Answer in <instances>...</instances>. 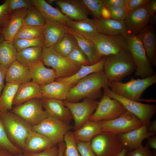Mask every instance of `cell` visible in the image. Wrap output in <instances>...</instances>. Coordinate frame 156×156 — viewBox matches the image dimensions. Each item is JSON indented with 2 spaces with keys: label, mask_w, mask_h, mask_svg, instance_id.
I'll return each mask as SVG.
<instances>
[{
  "label": "cell",
  "mask_w": 156,
  "mask_h": 156,
  "mask_svg": "<svg viewBox=\"0 0 156 156\" xmlns=\"http://www.w3.org/2000/svg\"><path fill=\"white\" fill-rule=\"evenodd\" d=\"M34 98H42L41 86L32 81L26 82L19 85L13 105H17Z\"/></svg>",
  "instance_id": "7402d4cb"
},
{
  "label": "cell",
  "mask_w": 156,
  "mask_h": 156,
  "mask_svg": "<svg viewBox=\"0 0 156 156\" xmlns=\"http://www.w3.org/2000/svg\"><path fill=\"white\" fill-rule=\"evenodd\" d=\"M29 68L17 60L7 69L5 80L6 82L20 85L30 81Z\"/></svg>",
  "instance_id": "d4e9b609"
},
{
  "label": "cell",
  "mask_w": 156,
  "mask_h": 156,
  "mask_svg": "<svg viewBox=\"0 0 156 156\" xmlns=\"http://www.w3.org/2000/svg\"><path fill=\"white\" fill-rule=\"evenodd\" d=\"M90 143L96 156H117L124 148L118 134L108 132L95 136Z\"/></svg>",
  "instance_id": "ba28073f"
},
{
  "label": "cell",
  "mask_w": 156,
  "mask_h": 156,
  "mask_svg": "<svg viewBox=\"0 0 156 156\" xmlns=\"http://www.w3.org/2000/svg\"><path fill=\"white\" fill-rule=\"evenodd\" d=\"M45 22V19L41 13L33 5L28 9L24 18L23 25L43 27Z\"/></svg>",
  "instance_id": "74e56055"
},
{
  "label": "cell",
  "mask_w": 156,
  "mask_h": 156,
  "mask_svg": "<svg viewBox=\"0 0 156 156\" xmlns=\"http://www.w3.org/2000/svg\"><path fill=\"white\" fill-rule=\"evenodd\" d=\"M13 44L17 52L27 48L40 47H44V36L30 39H14L12 41Z\"/></svg>",
  "instance_id": "60d3db41"
},
{
  "label": "cell",
  "mask_w": 156,
  "mask_h": 156,
  "mask_svg": "<svg viewBox=\"0 0 156 156\" xmlns=\"http://www.w3.org/2000/svg\"><path fill=\"white\" fill-rule=\"evenodd\" d=\"M72 128L69 124L49 116L38 125L32 127V130L46 136L54 146L64 141L65 135Z\"/></svg>",
  "instance_id": "30bf717a"
},
{
  "label": "cell",
  "mask_w": 156,
  "mask_h": 156,
  "mask_svg": "<svg viewBox=\"0 0 156 156\" xmlns=\"http://www.w3.org/2000/svg\"><path fill=\"white\" fill-rule=\"evenodd\" d=\"M67 31L75 38L79 47L87 57L90 64L98 62L103 58L99 54L92 41L68 27Z\"/></svg>",
  "instance_id": "83f0119b"
},
{
  "label": "cell",
  "mask_w": 156,
  "mask_h": 156,
  "mask_svg": "<svg viewBox=\"0 0 156 156\" xmlns=\"http://www.w3.org/2000/svg\"><path fill=\"white\" fill-rule=\"evenodd\" d=\"M17 53L12 42L3 41L0 44V64L7 69L16 60Z\"/></svg>",
  "instance_id": "e575fe53"
},
{
  "label": "cell",
  "mask_w": 156,
  "mask_h": 156,
  "mask_svg": "<svg viewBox=\"0 0 156 156\" xmlns=\"http://www.w3.org/2000/svg\"><path fill=\"white\" fill-rule=\"evenodd\" d=\"M7 69L0 64V95L4 86Z\"/></svg>",
  "instance_id": "db71d44e"
},
{
  "label": "cell",
  "mask_w": 156,
  "mask_h": 156,
  "mask_svg": "<svg viewBox=\"0 0 156 156\" xmlns=\"http://www.w3.org/2000/svg\"><path fill=\"white\" fill-rule=\"evenodd\" d=\"M153 156H156V150H154L153 151Z\"/></svg>",
  "instance_id": "03108f58"
},
{
  "label": "cell",
  "mask_w": 156,
  "mask_h": 156,
  "mask_svg": "<svg viewBox=\"0 0 156 156\" xmlns=\"http://www.w3.org/2000/svg\"><path fill=\"white\" fill-rule=\"evenodd\" d=\"M54 146L46 136L32 130L25 140L23 153H39Z\"/></svg>",
  "instance_id": "44dd1931"
},
{
  "label": "cell",
  "mask_w": 156,
  "mask_h": 156,
  "mask_svg": "<svg viewBox=\"0 0 156 156\" xmlns=\"http://www.w3.org/2000/svg\"><path fill=\"white\" fill-rule=\"evenodd\" d=\"M101 18L106 19L111 18V13L109 9L105 6L102 9Z\"/></svg>",
  "instance_id": "9f6ffc18"
},
{
  "label": "cell",
  "mask_w": 156,
  "mask_h": 156,
  "mask_svg": "<svg viewBox=\"0 0 156 156\" xmlns=\"http://www.w3.org/2000/svg\"><path fill=\"white\" fill-rule=\"evenodd\" d=\"M95 110L89 118V120H111L118 118L127 111L120 102L104 93Z\"/></svg>",
  "instance_id": "8fae6325"
},
{
  "label": "cell",
  "mask_w": 156,
  "mask_h": 156,
  "mask_svg": "<svg viewBox=\"0 0 156 156\" xmlns=\"http://www.w3.org/2000/svg\"><path fill=\"white\" fill-rule=\"evenodd\" d=\"M146 145L150 149L156 150V136L153 135L150 136L147 138Z\"/></svg>",
  "instance_id": "11a10c76"
},
{
  "label": "cell",
  "mask_w": 156,
  "mask_h": 156,
  "mask_svg": "<svg viewBox=\"0 0 156 156\" xmlns=\"http://www.w3.org/2000/svg\"><path fill=\"white\" fill-rule=\"evenodd\" d=\"M92 42L102 57L128 49L127 40L122 36L109 35L98 32Z\"/></svg>",
  "instance_id": "7c38bea8"
},
{
  "label": "cell",
  "mask_w": 156,
  "mask_h": 156,
  "mask_svg": "<svg viewBox=\"0 0 156 156\" xmlns=\"http://www.w3.org/2000/svg\"><path fill=\"white\" fill-rule=\"evenodd\" d=\"M59 153L58 156H63V154L65 148V144L64 141L59 143L57 145Z\"/></svg>",
  "instance_id": "680465c9"
},
{
  "label": "cell",
  "mask_w": 156,
  "mask_h": 156,
  "mask_svg": "<svg viewBox=\"0 0 156 156\" xmlns=\"http://www.w3.org/2000/svg\"><path fill=\"white\" fill-rule=\"evenodd\" d=\"M105 57H103L98 62L87 66H81L79 69L71 76L58 77L55 81H60L73 86L79 80L94 73L103 70Z\"/></svg>",
  "instance_id": "4316f807"
},
{
  "label": "cell",
  "mask_w": 156,
  "mask_h": 156,
  "mask_svg": "<svg viewBox=\"0 0 156 156\" xmlns=\"http://www.w3.org/2000/svg\"><path fill=\"white\" fill-rule=\"evenodd\" d=\"M55 0H49L46 1L47 3L50 4V3H52L53 2H54Z\"/></svg>",
  "instance_id": "e7e4bbea"
},
{
  "label": "cell",
  "mask_w": 156,
  "mask_h": 156,
  "mask_svg": "<svg viewBox=\"0 0 156 156\" xmlns=\"http://www.w3.org/2000/svg\"><path fill=\"white\" fill-rule=\"evenodd\" d=\"M84 5L94 19L101 18V12L104 6L102 0H81Z\"/></svg>",
  "instance_id": "b9f144b4"
},
{
  "label": "cell",
  "mask_w": 156,
  "mask_h": 156,
  "mask_svg": "<svg viewBox=\"0 0 156 156\" xmlns=\"http://www.w3.org/2000/svg\"><path fill=\"white\" fill-rule=\"evenodd\" d=\"M135 70L132 55L127 49L105 57L103 71L109 81H120Z\"/></svg>",
  "instance_id": "7a4b0ae2"
},
{
  "label": "cell",
  "mask_w": 156,
  "mask_h": 156,
  "mask_svg": "<svg viewBox=\"0 0 156 156\" xmlns=\"http://www.w3.org/2000/svg\"><path fill=\"white\" fill-rule=\"evenodd\" d=\"M151 16L144 6L129 12L124 21L128 33L137 35L148 25Z\"/></svg>",
  "instance_id": "2e32d148"
},
{
  "label": "cell",
  "mask_w": 156,
  "mask_h": 156,
  "mask_svg": "<svg viewBox=\"0 0 156 156\" xmlns=\"http://www.w3.org/2000/svg\"><path fill=\"white\" fill-rule=\"evenodd\" d=\"M153 151H152L146 144L144 146L143 145L128 152L126 156H153Z\"/></svg>",
  "instance_id": "c3c4849f"
},
{
  "label": "cell",
  "mask_w": 156,
  "mask_h": 156,
  "mask_svg": "<svg viewBox=\"0 0 156 156\" xmlns=\"http://www.w3.org/2000/svg\"><path fill=\"white\" fill-rule=\"evenodd\" d=\"M148 0H125V7L129 12L144 6Z\"/></svg>",
  "instance_id": "f907efd6"
},
{
  "label": "cell",
  "mask_w": 156,
  "mask_h": 156,
  "mask_svg": "<svg viewBox=\"0 0 156 156\" xmlns=\"http://www.w3.org/2000/svg\"><path fill=\"white\" fill-rule=\"evenodd\" d=\"M64 105L70 110L75 122V131L81 128L87 121L96 108L99 101L86 98L80 102L63 101Z\"/></svg>",
  "instance_id": "4fadbf2b"
},
{
  "label": "cell",
  "mask_w": 156,
  "mask_h": 156,
  "mask_svg": "<svg viewBox=\"0 0 156 156\" xmlns=\"http://www.w3.org/2000/svg\"><path fill=\"white\" fill-rule=\"evenodd\" d=\"M148 131L149 132L156 133V120L150 121L147 126Z\"/></svg>",
  "instance_id": "6f0895ef"
},
{
  "label": "cell",
  "mask_w": 156,
  "mask_h": 156,
  "mask_svg": "<svg viewBox=\"0 0 156 156\" xmlns=\"http://www.w3.org/2000/svg\"><path fill=\"white\" fill-rule=\"evenodd\" d=\"M103 89L104 93L120 102L127 111L138 118L143 125L148 126L156 113V105L144 104L123 97L114 92L108 87Z\"/></svg>",
  "instance_id": "52a82bcc"
},
{
  "label": "cell",
  "mask_w": 156,
  "mask_h": 156,
  "mask_svg": "<svg viewBox=\"0 0 156 156\" xmlns=\"http://www.w3.org/2000/svg\"><path fill=\"white\" fill-rule=\"evenodd\" d=\"M98 32L105 34L122 36L124 37L128 33L124 21L102 18L94 19Z\"/></svg>",
  "instance_id": "603a6c76"
},
{
  "label": "cell",
  "mask_w": 156,
  "mask_h": 156,
  "mask_svg": "<svg viewBox=\"0 0 156 156\" xmlns=\"http://www.w3.org/2000/svg\"><path fill=\"white\" fill-rule=\"evenodd\" d=\"M156 83V73L144 78H133L126 82L109 81L108 87L115 93L128 99L140 102L142 93L149 87Z\"/></svg>",
  "instance_id": "3957f363"
},
{
  "label": "cell",
  "mask_w": 156,
  "mask_h": 156,
  "mask_svg": "<svg viewBox=\"0 0 156 156\" xmlns=\"http://www.w3.org/2000/svg\"><path fill=\"white\" fill-rule=\"evenodd\" d=\"M43 27L44 47H52L57 43L67 32L68 27L57 21L45 19Z\"/></svg>",
  "instance_id": "ac0fdd59"
},
{
  "label": "cell",
  "mask_w": 156,
  "mask_h": 156,
  "mask_svg": "<svg viewBox=\"0 0 156 156\" xmlns=\"http://www.w3.org/2000/svg\"><path fill=\"white\" fill-rule=\"evenodd\" d=\"M29 68L32 81L40 86L53 82L58 78L54 70L46 67L42 60Z\"/></svg>",
  "instance_id": "484cf974"
},
{
  "label": "cell",
  "mask_w": 156,
  "mask_h": 156,
  "mask_svg": "<svg viewBox=\"0 0 156 156\" xmlns=\"http://www.w3.org/2000/svg\"><path fill=\"white\" fill-rule=\"evenodd\" d=\"M67 57L73 62L80 66L90 65L88 58L79 47L73 49Z\"/></svg>",
  "instance_id": "7bdbcfd3"
},
{
  "label": "cell",
  "mask_w": 156,
  "mask_h": 156,
  "mask_svg": "<svg viewBox=\"0 0 156 156\" xmlns=\"http://www.w3.org/2000/svg\"><path fill=\"white\" fill-rule=\"evenodd\" d=\"M12 12L6 3L5 2L0 5V30L5 26Z\"/></svg>",
  "instance_id": "bcb514c9"
},
{
  "label": "cell",
  "mask_w": 156,
  "mask_h": 156,
  "mask_svg": "<svg viewBox=\"0 0 156 156\" xmlns=\"http://www.w3.org/2000/svg\"><path fill=\"white\" fill-rule=\"evenodd\" d=\"M104 6L125 7V0H102Z\"/></svg>",
  "instance_id": "816d5d0a"
},
{
  "label": "cell",
  "mask_w": 156,
  "mask_h": 156,
  "mask_svg": "<svg viewBox=\"0 0 156 156\" xmlns=\"http://www.w3.org/2000/svg\"><path fill=\"white\" fill-rule=\"evenodd\" d=\"M77 147L81 156H96L91 147L90 142H77Z\"/></svg>",
  "instance_id": "7dc6e473"
},
{
  "label": "cell",
  "mask_w": 156,
  "mask_h": 156,
  "mask_svg": "<svg viewBox=\"0 0 156 156\" xmlns=\"http://www.w3.org/2000/svg\"><path fill=\"white\" fill-rule=\"evenodd\" d=\"M109 82L103 70L92 73L70 89L65 100L77 102L86 98L96 100L102 97L103 94L101 89L108 87Z\"/></svg>",
  "instance_id": "6da1fadb"
},
{
  "label": "cell",
  "mask_w": 156,
  "mask_h": 156,
  "mask_svg": "<svg viewBox=\"0 0 156 156\" xmlns=\"http://www.w3.org/2000/svg\"><path fill=\"white\" fill-rule=\"evenodd\" d=\"M19 85L6 82L0 95V112L11 111Z\"/></svg>",
  "instance_id": "836d02e7"
},
{
  "label": "cell",
  "mask_w": 156,
  "mask_h": 156,
  "mask_svg": "<svg viewBox=\"0 0 156 156\" xmlns=\"http://www.w3.org/2000/svg\"><path fill=\"white\" fill-rule=\"evenodd\" d=\"M0 148H4L14 155L23 153L22 150L14 145L7 135L0 112Z\"/></svg>",
  "instance_id": "f35d334b"
},
{
  "label": "cell",
  "mask_w": 156,
  "mask_h": 156,
  "mask_svg": "<svg viewBox=\"0 0 156 156\" xmlns=\"http://www.w3.org/2000/svg\"><path fill=\"white\" fill-rule=\"evenodd\" d=\"M5 40V39L4 35L0 30V44Z\"/></svg>",
  "instance_id": "be15d7a7"
},
{
  "label": "cell",
  "mask_w": 156,
  "mask_h": 156,
  "mask_svg": "<svg viewBox=\"0 0 156 156\" xmlns=\"http://www.w3.org/2000/svg\"><path fill=\"white\" fill-rule=\"evenodd\" d=\"M103 131L99 121L88 120L81 128L73 132L77 142H90L95 136Z\"/></svg>",
  "instance_id": "1f68e13d"
},
{
  "label": "cell",
  "mask_w": 156,
  "mask_h": 156,
  "mask_svg": "<svg viewBox=\"0 0 156 156\" xmlns=\"http://www.w3.org/2000/svg\"><path fill=\"white\" fill-rule=\"evenodd\" d=\"M156 133L149 132L147 126L143 125L129 132L118 134L124 148L129 152L143 146L142 142L144 140L155 135Z\"/></svg>",
  "instance_id": "9a60e30c"
},
{
  "label": "cell",
  "mask_w": 156,
  "mask_h": 156,
  "mask_svg": "<svg viewBox=\"0 0 156 156\" xmlns=\"http://www.w3.org/2000/svg\"><path fill=\"white\" fill-rule=\"evenodd\" d=\"M73 86L56 81L41 86L42 98L65 100L69 90Z\"/></svg>",
  "instance_id": "f1b7e54d"
},
{
  "label": "cell",
  "mask_w": 156,
  "mask_h": 156,
  "mask_svg": "<svg viewBox=\"0 0 156 156\" xmlns=\"http://www.w3.org/2000/svg\"><path fill=\"white\" fill-rule=\"evenodd\" d=\"M142 42L152 66H156V37L155 27L148 25L137 35Z\"/></svg>",
  "instance_id": "ffe728a7"
},
{
  "label": "cell",
  "mask_w": 156,
  "mask_h": 156,
  "mask_svg": "<svg viewBox=\"0 0 156 156\" xmlns=\"http://www.w3.org/2000/svg\"><path fill=\"white\" fill-rule=\"evenodd\" d=\"M156 23V14L151 16L148 22V23L151 24L150 25H153L155 24Z\"/></svg>",
  "instance_id": "94428289"
},
{
  "label": "cell",
  "mask_w": 156,
  "mask_h": 156,
  "mask_svg": "<svg viewBox=\"0 0 156 156\" xmlns=\"http://www.w3.org/2000/svg\"><path fill=\"white\" fill-rule=\"evenodd\" d=\"M99 122L103 131L116 134L126 133L143 125L138 118L127 111L114 120Z\"/></svg>",
  "instance_id": "5bb4252c"
},
{
  "label": "cell",
  "mask_w": 156,
  "mask_h": 156,
  "mask_svg": "<svg viewBox=\"0 0 156 156\" xmlns=\"http://www.w3.org/2000/svg\"><path fill=\"white\" fill-rule=\"evenodd\" d=\"M43 106L49 116L69 124L73 119L69 109L64 105L63 100L42 98Z\"/></svg>",
  "instance_id": "d6986e66"
},
{
  "label": "cell",
  "mask_w": 156,
  "mask_h": 156,
  "mask_svg": "<svg viewBox=\"0 0 156 156\" xmlns=\"http://www.w3.org/2000/svg\"><path fill=\"white\" fill-rule=\"evenodd\" d=\"M32 4L41 13L45 19L58 21L66 25L72 19L44 0H30Z\"/></svg>",
  "instance_id": "f546056e"
},
{
  "label": "cell",
  "mask_w": 156,
  "mask_h": 156,
  "mask_svg": "<svg viewBox=\"0 0 156 156\" xmlns=\"http://www.w3.org/2000/svg\"><path fill=\"white\" fill-rule=\"evenodd\" d=\"M43 27L23 25L17 33L14 39H34L42 37L43 36Z\"/></svg>",
  "instance_id": "8d00e7d4"
},
{
  "label": "cell",
  "mask_w": 156,
  "mask_h": 156,
  "mask_svg": "<svg viewBox=\"0 0 156 156\" xmlns=\"http://www.w3.org/2000/svg\"><path fill=\"white\" fill-rule=\"evenodd\" d=\"M10 11L12 12L22 9H28L33 5L30 0H5Z\"/></svg>",
  "instance_id": "ee69618b"
},
{
  "label": "cell",
  "mask_w": 156,
  "mask_h": 156,
  "mask_svg": "<svg viewBox=\"0 0 156 156\" xmlns=\"http://www.w3.org/2000/svg\"><path fill=\"white\" fill-rule=\"evenodd\" d=\"M128 152V151L124 148L121 152L117 156H126Z\"/></svg>",
  "instance_id": "6125c7cd"
},
{
  "label": "cell",
  "mask_w": 156,
  "mask_h": 156,
  "mask_svg": "<svg viewBox=\"0 0 156 156\" xmlns=\"http://www.w3.org/2000/svg\"><path fill=\"white\" fill-rule=\"evenodd\" d=\"M0 114L8 139L22 150L25 140L32 130V127L11 111L0 112Z\"/></svg>",
  "instance_id": "277c9868"
},
{
  "label": "cell",
  "mask_w": 156,
  "mask_h": 156,
  "mask_svg": "<svg viewBox=\"0 0 156 156\" xmlns=\"http://www.w3.org/2000/svg\"><path fill=\"white\" fill-rule=\"evenodd\" d=\"M124 37L127 41L128 50L136 66L135 75L143 78L155 74L147 57L142 43L137 35L128 33Z\"/></svg>",
  "instance_id": "5b68a950"
},
{
  "label": "cell",
  "mask_w": 156,
  "mask_h": 156,
  "mask_svg": "<svg viewBox=\"0 0 156 156\" xmlns=\"http://www.w3.org/2000/svg\"><path fill=\"white\" fill-rule=\"evenodd\" d=\"M22 153L21 154H19V155H17V156H22Z\"/></svg>",
  "instance_id": "003e7915"
},
{
  "label": "cell",
  "mask_w": 156,
  "mask_h": 156,
  "mask_svg": "<svg viewBox=\"0 0 156 156\" xmlns=\"http://www.w3.org/2000/svg\"><path fill=\"white\" fill-rule=\"evenodd\" d=\"M144 6L148 12L151 16L156 14V0H148Z\"/></svg>",
  "instance_id": "f5cc1de1"
},
{
  "label": "cell",
  "mask_w": 156,
  "mask_h": 156,
  "mask_svg": "<svg viewBox=\"0 0 156 156\" xmlns=\"http://www.w3.org/2000/svg\"><path fill=\"white\" fill-rule=\"evenodd\" d=\"M66 25L91 41L98 33L94 19L88 18L78 21L71 20L68 21Z\"/></svg>",
  "instance_id": "4dcf8cb0"
},
{
  "label": "cell",
  "mask_w": 156,
  "mask_h": 156,
  "mask_svg": "<svg viewBox=\"0 0 156 156\" xmlns=\"http://www.w3.org/2000/svg\"><path fill=\"white\" fill-rule=\"evenodd\" d=\"M54 2L61 12L72 20H84L90 14L81 0H55Z\"/></svg>",
  "instance_id": "e0dca14e"
},
{
  "label": "cell",
  "mask_w": 156,
  "mask_h": 156,
  "mask_svg": "<svg viewBox=\"0 0 156 156\" xmlns=\"http://www.w3.org/2000/svg\"><path fill=\"white\" fill-rule=\"evenodd\" d=\"M42 61L44 65L52 68L58 78L72 76L79 69L81 66L67 57L59 54L51 47L43 48Z\"/></svg>",
  "instance_id": "8992f818"
},
{
  "label": "cell",
  "mask_w": 156,
  "mask_h": 156,
  "mask_svg": "<svg viewBox=\"0 0 156 156\" xmlns=\"http://www.w3.org/2000/svg\"><path fill=\"white\" fill-rule=\"evenodd\" d=\"M0 156H16L5 149L0 148Z\"/></svg>",
  "instance_id": "91938a15"
},
{
  "label": "cell",
  "mask_w": 156,
  "mask_h": 156,
  "mask_svg": "<svg viewBox=\"0 0 156 156\" xmlns=\"http://www.w3.org/2000/svg\"><path fill=\"white\" fill-rule=\"evenodd\" d=\"M43 48L40 47H32L18 51L16 60L29 68L42 60Z\"/></svg>",
  "instance_id": "d6a6232c"
},
{
  "label": "cell",
  "mask_w": 156,
  "mask_h": 156,
  "mask_svg": "<svg viewBox=\"0 0 156 156\" xmlns=\"http://www.w3.org/2000/svg\"><path fill=\"white\" fill-rule=\"evenodd\" d=\"M59 153L58 147L54 146L42 151L34 153L23 154L22 156H58Z\"/></svg>",
  "instance_id": "681fc988"
},
{
  "label": "cell",
  "mask_w": 156,
  "mask_h": 156,
  "mask_svg": "<svg viewBox=\"0 0 156 156\" xmlns=\"http://www.w3.org/2000/svg\"><path fill=\"white\" fill-rule=\"evenodd\" d=\"M64 141L65 148L63 156H81L77 147V142L72 132L69 131L65 135Z\"/></svg>",
  "instance_id": "ab89813d"
},
{
  "label": "cell",
  "mask_w": 156,
  "mask_h": 156,
  "mask_svg": "<svg viewBox=\"0 0 156 156\" xmlns=\"http://www.w3.org/2000/svg\"><path fill=\"white\" fill-rule=\"evenodd\" d=\"M28 9H22L12 12L7 23L1 30L5 40L12 42L20 28L23 25Z\"/></svg>",
  "instance_id": "cb8c5ba5"
},
{
  "label": "cell",
  "mask_w": 156,
  "mask_h": 156,
  "mask_svg": "<svg viewBox=\"0 0 156 156\" xmlns=\"http://www.w3.org/2000/svg\"><path fill=\"white\" fill-rule=\"evenodd\" d=\"M109 10L111 14V18L118 21H124L129 11L125 7H106Z\"/></svg>",
  "instance_id": "f6af8a7d"
},
{
  "label": "cell",
  "mask_w": 156,
  "mask_h": 156,
  "mask_svg": "<svg viewBox=\"0 0 156 156\" xmlns=\"http://www.w3.org/2000/svg\"><path fill=\"white\" fill-rule=\"evenodd\" d=\"M44 109L42 98H34L15 106L11 111L33 127L49 116Z\"/></svg>",
  "instance_id": "9c48e42d"
},
{
  "label": "cell",
  "mask_w": 156,
  "mask_h": 156,
  "mask_svg": "<svg viewBox=\"0 0 156 156\" xmlns=\"http://www.w3.org/2000/svg\"><path fill=\"white\" fill-rule=\"evenodd\" d=\"M51 47L59 54L67 57L73 49L79 47L74 37L67 31L63 37Z\"/></svg>",
  "instance_id": "d590c367"
}]
</instances>
